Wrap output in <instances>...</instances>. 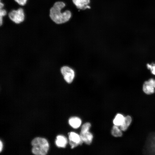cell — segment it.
<instances>
[{"label": "cell", "mask_w": 155, "mask_h": 155, "mask_svg": "<svg viewBox=\"0 0 155 155\" xmlns=\"http://www.w3.org/2000/svg\"><path fill=\"white\" fill-rule=\"evenodd\" d=\"M65 6V4L64 2L59 1L56 2L50 9V17L56 24H60L65 23L69 21L71 17V13L69 10L61 11Z\"/></svg>", "instance_id": "obj_1"}, {"label": "cell", "mask_w": 155, "mask_h": 155, "mask_svg": "<svg viewBox=\"0 0 155 155\" xmlns=\"http://www.w3.org/2000/svg\"><path fill=\"white\" fill-rule=\"evenodd\" d=\"M32 152L37 155H45L46 154L49 148L47 141L45 138L37 137L32 141Z\"/></svg>", "instance_id": "obj_2"}, {"label": "cell", "mask_w": 155, "mask_h": 155, "mask_svg": "<svg viewBox=\"0 0 155 155\" xmlns=\"http://www.w3.org/2000/svg\"><path fill=\"white\" fill-rule=\"evenodd\" d=\"M8 16L12 21L17 24L23 22L25 19L24 10L21 8L11 11L9 13Z\"/></svg>", "instance_id": "obj_3"}, {"label": "cell", "mask_w": 155, "mask_h": 155, "mask_svg": "<svg viewBox=\"0 0 155 155\" xmlns=\"http://www.w3.org/2000/svg\"><path fill=\"white\" fill-rule=\"evenodd\" d=\"M61 72L66 82L68 83H71L72 82L75 74L72 68L67 66H63L61 68Z\"/></svg>", "instance_id": "obj_4"}, {"label": "cell", "mask_w": 155, "mask_h": 155, "mask_svg": "<svg viewBox=\"0 0 155 155\" xmlns=\"http://www.w3.org/2000/svg\"><path fill=\"white\" fill-rule=\"evenodd\" d=\"M146 148L149 154H155V132L149 135L146 142Z\"/></svg>", "instance_id": "obj_5"}, {"label": "cell", "mask_w": 155, "mask_h": 155, "mask_svg": "<svg viewBox=\"0 0 155 155\" xmlns=\"http://www.w3.org/2000/svg\"><path fill=\"white\" fill-rule=\"evenodd\" d=\"M69 143L71 148L82 145L84 142L80 135L74 132H71L68 133Z\"/></svg>", "instance_id": "obj_6"}, {"label": "cell", "mask_w": 155, "mask_h": 155, "mask_svg": "<svg viewBox=\"0 0 155 155\" xmlns=\"http://www.w3.org/2000/svg\"><path fill=\"white\" fill-rule=\"evenodd\" d=\"M155 80L150 79L148 80L145 82L143 86L144 92L147 94H150L155 92Z\"/></svg>", "instance_id": "obj_7"}, {"label": "cell", "mask_w": 155, "mask_h": 155, "mask_svg": "<svg viewBox=\"0 0 155 155\" xmlns=\"http://www.w3.org/2000/svg\"><path fill=\"white\" fill-rule=\"evenodd\" d=\"M72 0L73 4L78 9L85 10L90 8L88 5L90 2V0Z\"/></svg>", "instance_id": "obj_8"}, {"label": "cell", "mask_w": 155, "mask_h": 155, "mask_svg": "<svg viewBox=\"0 0 155 155\" xmlns=\"http://www.w3.org/2000/svg\"><path fill=\"white\" fill-rule=\"evenodd\" d=\"M80 135L84 142L85 144L89 145L91 143L93 136L92 134L89 131L84 133H80Z\"/></svg>", "instance_id": "obj_9"}, {"label": "cell", "mask_w": 155, "mask_h": 155, "mask_svg": "<svg viewBox=\"0 0 155 155\" xmlns=\"http://www.w3.org/2000/svg\"><path fill=\"white\" fill-rule=\"evenodd\" d=\"M67 142V138L63 136L59 135L57 137L56 144L59 147L65 148Z\"/></svg>", "instance_id": "obj_10"}, {"label": "cell", "mask_w": 155, "mask_h": 155, "mask_svg": "<svg viewBox=\"0 0 155 155\" xmlns=\"http://www.w3.org/2000/svg\"><path fill=\"white\" fill-rule=\"evenodd\" d=\"M81 119L77 117H73L69 119V123L70 125L74 128H78L81 124Z\"/></svg>", "instance_id": "obj_11"}, {"label": "cell", "mask_w": 155, "mask_h": 155, "mask_svg": "<svg viewBox=\"0 0 155 155\" xmlns=\"http://www.w3.org/2000/svg\"><path fill=\"white\" fill-rule=\"evenodd\" d=\"M132 121V118L130 116L128 115L125 117L123 123L120 126L121 131H126L131 124Z\"/></svg>", "instance_id": "obj_12"}, {"label": "cell", "mask_w": 155, "mask_h": 155, "mask_svg": "<svg viewBox=\"0 0 155 155\" xmlns=\"http://www.w3.org/2000/svg\"><path fill=\"white\" fill-rule=\"evenodd\" d=\"M125 117L122 114H117L113 120V124L117 126H120L124 121Z\"/></svg>", "instance_id": "obj_13"}, {"label": "cell", "mask_w": 155, "mask_h": 155, "mask_svg": "<svg viewBox=\"0 0 155 155\" xmlns=\"http://www.w3.org/2000/svg\"><path fill=\"white\" fill-rule=\"evenodd\" d=\"M121 130L117 126L114 125L112 129L111 133L112 135L115 137H120L123 135Z\"/></svg>", "instance_id": "obj_14"}, {"label": "cell", "mask_w": 155, "mask_h": 155, "mask_svg": "<svg viewBox=\"0 0 155 155\" xmlns=\"http://www.w3.org/2000/svg\"><path fill=\"white\" fill-rule=\"evenodd\" d=\"M91 126V124L89 123L84 124L82 127L80 133H84L89 131Z\"/></svg>", "instance_id": "obj_15"}, {"label": "cell", "mask_w": 155, "mask_h": 155, "mask_svg": "<svg viewBox=\"0 0 155 155\" xmlns=\"http://www.w3.org/2000/svg\"><path fill=\"white\" fill-rule=\"evenodd\" d=\"M7 14L6 11L4 9L0 10V25L1 26L3 24V17Z\"/></svg>", "instance_id": "obj_16"}, {"label": "cell", "mask_w": 155, "mask_h": 155, "mask_svg": "<svg viewBox=\"0 0 155 155\" xmlns=\"http://www.w3.org/2000/svg\"><path fill=\"white\" fill-rule=\"evenodd\" d=\"M147 67L148 69H150L151 70V73L155 75V65L154 64L153 66L150 65L149 64H147Z\"/></svg>", "instance_id": "obj_17"}, {"label": "cell", "mask_w": 155, "mask_h": 155, "mask_svg": "<svg viewBox=\"0 0 155 155\" xmlns=\"http://www.w3.org/2000/svg\"><path fill=\"white\" fill-rule=\"evenodd\" d=\"M19 5L23 6L26 3L27 0H14Z\"/></svg>", "instance_id": "obj_18"}, {"label": "cell", "mask_w": 155, "mask_h": 155, "mask_svg": "<svg viewBox=\"0 0 155 155\" xmlns=\"http://www.w3.org/2000/svg\"><path fill=\"white\" fill-rule=\"evenodd\" d=\"M0 151L1 152L2 150L3 145V143L1 140L0 141Z\"/></svg>", "instance_id": "obj_19"}, {"label": "cell", "mask_w": 155, "mask_h": 155, "mask_svg": "<svg viewBox=\"0 0 155 155\" xmlns=\"http://www.w3.org/2000/svg\"><path fill=\"white\" fill-rule=\"evenodd\" d=\"M4 4L2 3L1 1H0V9H2L3 8V7L4 6Z\"/></svg>", "instance_id": "obj_20"}, {"label": "cell", "mask_w": 155, "mask_h": 155, "mask_svg": "<svg viewBox=\"0 0 155 155\" xmlns=\"http://www.w3.org/2000/svg\"><path fill=\"white\" fill-rule=\"evenodd\" d=\"M1 1V0H0V1Z\"/></svg>", "instance_id": "obj_21"}]
</instances>
